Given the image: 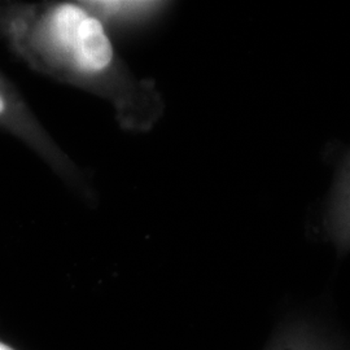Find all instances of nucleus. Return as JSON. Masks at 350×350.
<instances>
[{
  "label": "nucleus",
  "instance_id": "1",
  "mask_svg": "<svg viewBox=\"0 0 350 350\" xmlns=\"http://www.w3.org/2000/svg\"><path fill=\"white\" fill-rule=\"evenodd\" d=\"M0 130L11 134L47 163L72 189L85 193L86 182L75 161L42 125L20 91L0 73Z\"/></svg>",
  "mask_w": 350,
  "mask_h": 350
},
{
  "label": "nucleus",
  "instance_id": "2",
  "mask_svg": "<svg viewBox=\"0 0 350 350\" xmlns=\"http://www.w3.org/2000/svg\"><path fill=\"white\" fill-rule=\"evenodd\" d=\"M0 350H12L11 348H8V347H5V345H3L1 342H0Z\"/></svg>",
  "mask_w": 350,
  "mask_h": 350
}]
</instances>
